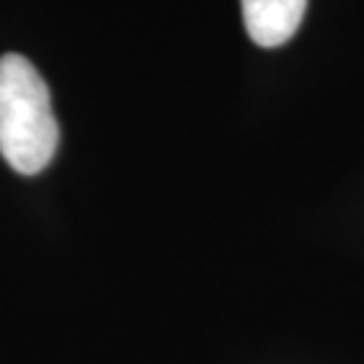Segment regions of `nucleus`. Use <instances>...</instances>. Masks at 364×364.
<instances>
[{"label": "nucleus", "mask_w": 364, "mask_h": 364, "mask_svg": "<svg viewBox=\"0 0 364 364\" xmlns=\"http://www.w3.org/2000/svg\"><path fill=\"white\" fill-rule=\"evenodd\" d=\"M243 25L257 46L273 49L297 33L308 0H240Z\"/></svg>", "instance_id": "obj_2"}, {"label": "nucleus", "mask_w": 364, "mask_h": 364, "mask_svg": "<svg viewBox=\"0 0 364 364\" xmlns=\"http://www.w3.org/2000/svg\"><path fill=\"white\" fill-rule=\"evenodd\" d=\"M60 127L38 68L22 54L0 57V154L22 176H36L57 154Z\"/></svg>", "instance_id": "obj_1"}]
</instances>
